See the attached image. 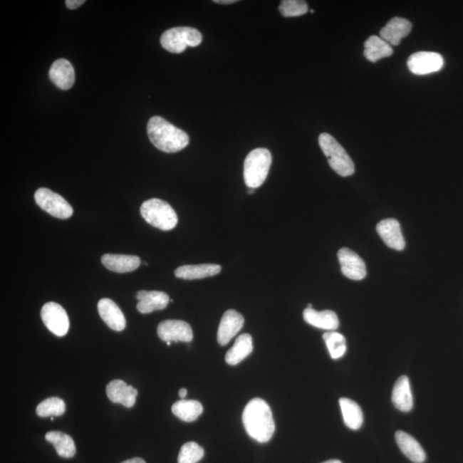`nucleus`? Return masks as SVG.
<instances>
[{"mask_svg":"<svg viewBox=\"0 0 463 463\" xmlns=\"http://www.w3.org/2000/svg\"><path fill=\"white\" fill-rule=\"evenodd\" d=\"M243 424L251 439L267 443L276 430L272 411L263 399L254 398L248 402L243 412Z\"/></svg>","mask_w":463,"mask_h":463,"instance_id":"1","label":"nucleus"},{"mask_svg":"<svg viewBox=\"0 0 463 463\" xmlns=\"http://www.w3.org/2000/svg\"><path fill=\"white\" fill-rule=\"evenodd\" d=\"M147 132L155 148L166 153H175L189 145L190 138L184 130L177 128L160 116H154L149 120Z\"/></svg>","mask_w":463,"mask_h":463,"instance_id":"2","label":"nucleus"},{"mask_svg":"<svg viewBox=\"0 0 463 463\" xmlns=\"http://www.w3.org/2000/svg\"><path fill=\"white\" fill-rule=\"evenodd\" d=\"M271 163V154L267 149H255L248 154L244 162V180L246 187L252 189L261 187L267 179Z\"/></svg>","mask_w":463,"mask_h":463,"instance_id":"3","label":"nucleus"},{"mask_svg":"<svg viewBox=\"0 0 463 463\" xmlns=\"http://www.w3.org/2000/svg\"><path fill=\"white\" fill-rule=\"evenodd\" d=\"M320 148L328 158L331 167L343 177L355 174V167L350 157L335 139L328 133L320 134Z\"/></svg>","mask_w":463,"mask_h":463,"instance_id":"4","label":"nucleus"},{"mask_svg":"<svg viewBox=\"0 0 463 463\" xmlns=\"http://www.w3.org/2000/svg\"><path fill=\"white\" fill-rule=\"evenodd\" d=\"M140 212L149 224L163 231L174 229L178 223L175 210L162 199H151L145 201L141 206Z\"/></svg>","mask_w":463,"mask_h":463,"instance_id":"5","label":"nucleus"},{"mask_svg":"<svg viewBox=\"0 0 463 463\" xmlns=\"http://www.w3.org/2000/svg\"><path fill=\"white\" fill-rule=\"evenodd\" d=\"M203 36L197 29L191 27H177L168 29L161 37L164 49L172 53H181L187 46L195 48L199 46Z\"/></svg>","mask_w":463,"mask_h":463,"instance_id":"6","label":"nucleus"},{"mask_svg":"<svg viewBox=\"0 0 463 463\" xmlns=\"http://www.w3.org/2000/svg\"><path fill=\"white\" fill-rule=\"evenodd\" d=\"M36 204L44 212L58 219H68L73 214V209L64 197L48 188H40L36 192Z\"/></svg>","mask_w":463,"mask_h":463,"instance_id":"7","label":"nucleus"},{"mask_svg":"<svg viewBox=\"0 0 463 463\" xmlns=\"http://www.w3.org/2000/svg\"><path fill=\"white\" fill-rule=\"evenodd\" d=\"M41 317L45 326L57 336H64L70 328L68 315L61 305L56 302L46 303L41 311Z\"/></svg>","mask_w":463,"mask_h":463,"instance_id":"8","label":"nucleus"},{"mask_svg":"<svg viewBox=\"0 0 463 463\" xmlns=\"http://www.w3.org/2000/svg\"><path fill=\"white\" fill-rule=\"evenodd\" d=\"M444 58L435 52H418L408 58L407 67L415 75H427L437 73L443 68Z\"/></svg>","mask_w":463,"mask_h":463,"instance_id":"9","label":"nucleus"},{"mask_svg":"<svg viewBox=\"0 0 463 463\" xmlns=\"http://www.w3.org/2000/svg\"><path fill=\"white\" fill-rule=\"evenodd\" d=\"M157 334L164 342L190 343L193 332L190 324L181 320H166L159 324Z\"/></svg>","mask_w":463,"mask_h":463,"instance_id":"10","label":"nucleus"},{"mask_svg":"<svg viewBox=\"0 0 463 463\" xmlns=\"http://www.w3.org/2000/svg\"><path fill=\"white\" fill-rule=\"evenodd\" d=\"M340 271L343 275L353 281L363 280L366 276L365 264L360 256L348 248H342L338 251Z\"/></svg>","mask_w":463,"mask_h":463,"instance_id":"11","label":"nucleus"},{"mask_svg":"<svg viewBox=\"0 0 463 463\" xmlns=\"http://www.w3.org/2000/svg\"><path fill=\"white\" fill-rule=\"evenodd\" d=\"M245 323V318L235 310L227 311L222 316L217 332L218 343L225 346L236 335Z\"/></svg>","mask_w":463,"mask_h":463,"instance_id":"12","label":"nucleus"},{"mask_svg":"<svg viewBox=\"0 0 463 463\" xmlns=\"http://www.w3.org/2000/svg\"><path fill=\"white\" fill-rule=\"evenodd\" d=\"M378 235L391 249L402 251L406 244L402 234L401 226L395 219H385L377 225Z\"/></svg>","mask_w":463,"mask_h":463,"instance_id":"13","label":"nucleus"},{"mask_svg":"<svg viewBox=\"0 0 463 463\" xmlns=\"http://www.w3.org/2000/svg\"><path fill=\"white\" fill-rule=\"evenodd\" d=\"M108 397L113 403L122 404L126 407H132L136 402L137 390L120 380H113L107 386Z\"/></svg>","mask_w":463,"mask_h":463,"instance_id":"14","label":"nucleus"},{"mask_svg":"<svg viewBox=\"0 0 463 463\" xmlns=\"http://www.w3.org/2000/svg\"><path fill=\"white\" fill-rule=\"evenodd\" d=\"M49 78L61 90H70L75 83V71L73 65L65 58L54 61L49 71Z\"/></svg>","mask_w":463,"mask_h":463,"instance_id":"15","label":"nucleus"},{"mask_svg":"<svg viewBox=\"0 0 463 463\" xmlns=\"http://www.w3.org/2000/svg\"><path fill=\"white\" fill-rule=\"evenodd\" d=\"M98 311L100 318L110 329L115 331H124L126 320L119 306L110 298H103L98 302Z\"/></svg>","mask_w":463,"mask_h":463,"instance_id":"16","label":"nucleus"},{"mask_svg":"<svg viewBox=\"0 0 463 463\" xmlns=\"http://www.w3.org/2000/svg\"><path fill=\"white\" fill-rule=\"evenodd\" d=\"M138 301L137 309L139 313L148 314L155 311L165 309L170 301L166 293L160 291H139L137 293Z\"/></svg>","mask_w":463,"mask_h":463,"instance_id":"17","label":"nucleus"},{"mask_svg":"<svg viewBox=\"0 0 463 463\" xmlns=\"http://www.w3.org/2000/svg\"><path fill=\"white\" fill-rule=\"evenodd\" d=\"M412 24L410 21L402 18L390 19L384 28L381 29L380 36L383 40L390 45L398 46L404 37L410 35Z\"/></svg>","mask_w":463,"mask_h":463,"instance_id":"18","label":"nucleus"},{"mask_svg":"<svg viewBox=\"0 0 463 463\" xmlns=\"http://www.w3.org/2000/svg\"><path fill=\"white\" fill-rule=\"evenodd\" d=\"M303 317L307 323L318 329L334 331L339 327L338 315L330 310L318 311L313 308H306Z\"/></svg>","mask_w":463,"mask_h":463,"instance_id":"19","label":"nucleus"},{"mask_svg":"<svg viewBox=\"0 0 463 463\" xmlns=\"http://www.w3.org/2000/svg\"><path fill=\"white\" fill-rule=\"evenodd\" d=\"M395 437L400 449L410 461L415 463H423L426 461V452L414 437L405 432L398 431Z\"/></svg>","mask_w":463,"mask_h":463,"instance_id":"20","label":"nucleus"},{"mask_svg":"<svg viewBox=\"0 0 463 463\" xmlns=\"http://www.w3.org/2000/svg\"><path fill=\"white\" fill-rule=\"evenodd\" d=\"M102 263L109 271L116 273H128L134 271L141 264V260L137 256L121 254H105Z\"/></svg>","mask_w":463,"mask_h":463,"instance_id":"21","label":"nucleus"},{"mask_svg":"<svg viewBox=\"0 0 463 463\" xmlns=\"http://www.w3.org/2000/svg\"><path fill=\"white\" fill-rule=\"evenodd\" d=\"M221 271L222 267L219 264L184 265L176 269L175 275L183 280H197L217 276Z\"/></svg>","mask_w":463,"mask_h":463,"instance_id":"22","label":"nucleus"},{"mask_svg":"<svg viewBox=\"0 0 463 463\" xmlns=\"http://www.w3.org/2000/svg\"><path fill=\"white\" fill-rule=\"evenodd\" d=\"M391 401L398 410L410 412L414 406L410 382L407 376L400 377L394 385Z\"/></svg>","mask_w":463,"mask_h":463,"instance_id":"23","label":"nucleus"},{"mask_svg":"<svg viewBox=\"0 0 463 463\" xmlns=\"http://www.w3.org/2000/svg\"><path fill=\"white\" fill-rule=\"evenodd\" d=\"M254 351L252 338L249 334H242L235 340L234 346L227 351L225 360L227 364L236 365Z\"/></svg>","mask_w":463,"mask_h":463,"instance_id":"24","label":"nucleus"},{"mask_svg":"<svg viewBox=\"0 0 463 463\" xmlns=\"http://www.w3.org/2000/svg\"><path fill=\"white\" fill-rule=\"evenodd\" d=\"M392 54V48L380 37L373 36L365 42L364 56L370 62L375 63Z\"/></svg>","mask_w":463,"mask_h":463,"instance_id":"25","label":"nucleus"},{"mask_svg":"<svg viewBox=\"0 0 463 463\" xmlns=\"http://www.w3.org/2000/svg\"><path fill=\"white\" fill-rule=\"evenodd\" d=\"M172 412L183 422H193L203 414L204 407L195 400L182 399L172 405Z\"/></svg>","mask_w":463,"mask_h":463,"instance_id":"26","label":"nucleus"},{"mask_svg":"<svg viewBox=\"0 0 463 463\" xmlns=\"http://www.w3.org/2000/svg\"><path fill=\"white\" fill-rule=\"evenodd\" d=\"M339 403L345 425L352 430L360 429L364 422L360 407L352 400L345 397L340 398Z\"/></svg>","mask_w":463,"mask_h":463,"instance_id":"27","label":"nucleus"},{"mask_svg":"<svg viewBox=\"0 0 463 463\" xmlns=\"http://www.w3.org/2000/svg\"><path fill=\"white\" fill-rule=\"evenodd\" d=\"M46 441L56 448L58 456L71 458L75 456L76 446L73 437L61 432H49L45 436Z\"/></svg>","mask_w":463,"mask_h":463,"instance_id":"28","label":"nucleus"},{"mask_svg":"<svg viewBox=\"0 0 463 463\" xmlns=\"http://www.w3.org/2000/svg\"><path fill=\"white\" fill-rule=\"evenodd\" d=\"M323 339L326 343L328 350L333 360L340 359L347 351L346 339L342 334L335 331L327 332L323 334Z\"/></svg>","mask_w":463,"mask_h":463,"instance_id":"29","label":"nucleus"},{"mask_svg":"<svg viewBox=\"0 0 463 463\" xmlns=\"http://www.w3.org/2000/svg\"><path fill=\"white\" fill-rule=\"evenodd\" d=\"M66 410V402L58 397H49L41 402L36 407V414L41 418L49 416H61Z\"/></svg>","mask_w":463,"mask_h":463,"instance_id":"30","label":"nucleus"},{"mask_svg":"<svg viewBox=\"0 0 463 463\" xmlns=\"http://www.w3.org/2000/svg\"><path fill=\"white\" fill-rule=\"evenodd\" d=\"M204 456V450L195 442H189L180 449L178 463H197Z\"/></svg>","mask_w":463,"mask_h":463,"instance_id":"31","label":"nucleus"},{"mask_svg":"<svg viewBox=\"0 0 463 463\" xmlns=\"http://www.w3.org/2000/svg\"><path fill=\"white\" fill-rule=\"evenodd\" d=\"M281 14L286 18L300 16L308 12V6L301 0H283L279 7Z\"/></svg>","mask_w":463,"mask_h":463,"instance_id":"32","label":"nucleus"},{"mask_svg":"<svg viewBox=\"0 0 463 463\" xmlns=\"http://www.w3.org/2000/svg\"><path fill=\"white\" fill-rule=\"evenodd\" d=\"M84 3H85L84 0H66V5L70 10H75L83 6Z\"/></svg>","mask_w":463,"mask_h":463,"instance_id":"33","label":"nucleus"},{"mask_svg":"<svg viewBox=\"0 0 463 463\" xmlns=\"http://www.w3.org/2000/svg\"><path fill=\"white\" fill-rule=\"evenodd\" d=\"M121 463H146V462L144 460V459L137 457V458L129 459V460H126Z\"/></svg>","mask_w":463,"mask_h":463,"instance_id":"34","label":"nucleus"},{"mask_svg":"<svg viewBox=\"0 0 463 463\" xmlns=\"http://www.w3.org/2000/svg\"><path fill=\"white\" fill-rule=\"evenodd\" d=\"M214 3L222 4V5H227V4L236 3L237 0H214Z\"/></svg>","mask_w":463,"mask_h":463,"instance_id":"35","label":"nucleus"},{"mask_svg":"<svg viewBox=\"0 0 463 463\" xmlns=\"http://www.w3.org/2000/svg\"><path fill=\"white\" fill-rule=\"evenodd\" d=\"M179 395H180V397L181 398L184 399L187 395V389H180V391H179Z\"/></svg>","mask_w":463,"mask_h":463,"instance_id":"36","label":"nucleus"},{"mask_svg":"<svg viewBox=\"0 0 463 463\" xmlns=\"http://www.w3.org/2000/svg\"><path fill=\"white\" fill-rule=\"evenodd\" d=\"M323 463H343V462L339 460H330V461L324 462Z\"/></svg>","mask_w":463,"mask_h":463,"instance_id":"37","label":"nucleus"},{"mask_svg":"<svg viewBox=\"0 0 463 463\" xmlns=\"http://www.w3.org/2000/svg\"><path fill=\"white\" fill-rule=\"evenodd\" d=\"M254 192L255 189L249 188V191H248V193H249V194H254Z\"/></svg>","mask_w":463,"mask_h":463,"instance_id":"38","label":"nucleus"},{"mask_svg":"<svg viewBox=\"0 0 463 463\" xmlns=\"http://www.w3.org/2000/svg\"><path fill=\"white\" fill-rule=\"evenodd\" d=\"M307 308H313V305L309 304V305H308V307H307Z\"/></svg>","mask_w":463,"mask_h":463,"instance_id":"39","label":"nucleus"},{"mask_svg":"<svg viewBox=\"0 0 463 463\" xmlns=\"http://www.w3.org/2000/svg\"><path fill=\"white\" fill-rule=\"evenodd\" d=\"M167 346H170L171 342H167Z\"/></svg>","mask_w":463,"mask_h":463,"instance_id":"40","label":"nucleus"}]
</instances>
